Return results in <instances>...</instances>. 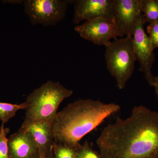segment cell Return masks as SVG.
<instances>
[{
  "label": "cell",
  "instance_id": "obj_15",
  "mask_svg": "<svg viewBox=\"0 0 158 158\" xmlns=\"http://www.w3.org/2000/svg\"><path fill=\"white\" fill-rule=\"evenodd\" d=\"M76 158H101L99 153L93 149L88 141H86L77 151Z\"/></svg>",
  "mask_w": 158,
  "mask_h": 158
},
{
  "label": "cell",
  "instance_id": "obj_3",
  "mask_svg": "<svg viewBox=\"0 0 158 158\" xmlns=\"http://www.w3.org/2000/svg\"><path fill=\"white\" fill-rule=\"evenodd\" d=\"M73 94L59 82L48 81L27 97L25 116L22 128L46 120H53L60 104Z\"/></svg>",
  "mask_w": 158,
  "mask_h": 158
},
{
  "label": "cell",
  "instance_id": "obj_18",
  "mask_svg": "<svg viewBox=\"0 0 158 158\" xmlns=\"http://www.w3.org/2000/svg\"><path fill=\"white\" fill-rule=\"evenodd\" d=\"M153 87H154L155 89L156 94L158 98V75L157 77H155V80L154 85Z\"/></svg>",
  "mask_w": 158,
  "mask_h": 158
},
{
  "label": "cell",
  "instance_id": "obj_13",
  "mask_svg": "<svg viewBox=\"0 0 158 158\" xmlns=\"http://www.w3.org/2000/svg\"><path fill=\"white\" fill-rule=\"evenodd\" d=\"M26 108L25 102L19 105L0 102V120L2 124L6 123L15 116L18 110H25Z\"/></svg>",
  "mask_w": 158,
  "mask_h": 158
},
{
  "label": "cell",
  "instance_id": "obj_7",
  "mask_svg": "<svg viewBox=\"0 0 158 158\" xmlns=\"http://www.w3.org/2000/svg\"><path fill=\"white\" fill-rule=\"evenodd\" d=\"M81 37L97 45L106 46L112 39L118 37V31L113 19L98 18L87 21L75 28Z\"/></svg>",
  "mask_w": 158,
  "mask_h": 158
},
{
  "label": "cell",
  "instance_id": "obj_5",
  "mask_svg": "<svg viewBox=\"0 0 158 158\" xmlns=\"http://www.w3.org/2000/svg\"><path fill=\"white\" fill-rule=\"evenodd\" d=\"M68 1L64 0H25L24 11L32 24L55 26L64 19Z\"/></svg>",
  "mask_w": 158,
  "mask_h": 158
},
{
  "label": "cell",
  "instance_id": "obj_16",
  "mask_svg": "<svg viewBox=\"0 0 158 158\" xmlns=\"http://www.w3.org/2000/svg\"><path fill=\"white\" fill-rule=\"evenodd\" d=\"M9 131L8 128H4V124H2L0 131V158H9L8 138H6Z\"/></svg>",
  "mask_w": 158,
  "mask_h": 158
},
{
  "label": "cell",
  "instance_id": "obj_14",
  "mask_svg": "<svg viewBox=\"0 0 158 158\" xmlns=\"http://www.w3.org/2000/svg\"><path fill=\"white\" fill-rule=\"evenodd\" d=\"M81 146L78 148L73 147L54 141L53 144L54 158H76L77 151Z\"/></svg>",
  "mask_w": 158,
  "mask_h": 158
},
{
  "label": "cell",
  "instance_id": "obj_9",
  "mask_svg": "<svg viewBox=\"0 0 158 158\" xmlns=\"http://www.w3.org/2000/svg\"><path fill=\"white\" fill-rule=\"evenodd\" d=\"M115 0H78L74 8L73 22L98 18L113 19Z\"/></svg>",
  "mask_w": 158,
  "mask_h": 158
},
{
  "label": "cell",
  "instance_id": "obj_17",
  "mask_svg": "<svg viewBox=\"0 0 158 158\" xmlns=\"http://www.w3.org/2000/svg\"><path fill=\"white\" fill-rule=\"evenodd\" d=\"M147 31L154 49L158 48V22L149 24Z\"/></svg>",
  "mask_w": 158,
  "mask_h": 158
},
{
  "label": "cell",
  "instance_id": "obj_4",
  "mask_svg": "<svg viewBox=\"0 0 158 158\" xmlns=\"http://www.w3.org/2000/svg\"><path fill=\"white\" fill-rule=\"evenodd\" d=\"M105 59L108 70L116 79L118 89H123L131 77L136 61L133 37L116 38L106 45Z\"/></svg>",
  "mask_w": 158,
  "mask_h": 158
},
{
  "label": "cell",
  "instance_id": "obj_12",
  "mask_svg": "<svg viewBox=\"0 0 158 158\" xmlns=\"http://www.w3.org/2000/svg\"><path fill=\"white\" fill-rule=\"evenodd\" d=\"M141 12L144 23L158 22V0H141Z\"/></svg>",
  "mask_w": 158,
  "mask_h": 158
},
{
  "label": "cell",
  "instance_id": "obj_20",
  "mask_svg": "<svg viewBox=\"0 0 158 158\" xmlns=\"http://www.w3.org/2000/svg\"><path fill=\"white\" fill-rule=\"evenodd\" d=\"M0 131H1V127H0Z\"/></svg>",
  "mask_w": 158,
  "mask_h": 158
},
{
  "label": "cell",
  "instance_id": "obj_11",
  "mask_svg": "<svg viewBox=\"0 0 158 158\" xmlns=\"http://www.w3.org/2000/svg\"><path fill=\"white\" fill-rule=\"evenodd\" d=\"M53 120L35 123L24 128L31 132L36 141L39 158H46L52 150L54 138L52 133V124Z\"/></svg>",
  "mask_w": 158,
  "mask_h": 158
},
{
  "label": "cell",
  "instance_id": "obj_6",
  "mask_svg": "<svg viewBox=\"0 0 158 158\" xmlns=\"http://www.w3.org/2000/svg\"><path fill=\"white\" fill-rule=\"evenodd\" d=\"M142 14L136 19L133 34V45L136 60L140 64L139 70L144 74L149 86L153 87L155 77L152 69L155 60V55L149 37L144 30V24Z\"/></svg>",
  "mask_w": 158,
  "mask_h": 158
},
{
  "label": "cell",
  "instance_id": "obj_1",
  "mask_svg": "<svg viewBox=\"0 0 158 158\" xmlns=\"http://www.w3.org/2000/svg\"><path fill=\"white\" fill-rule=\"evenodd\" d=\"M96 144L101 158H158V112L135 106L104 128Z\"/></svg>",
  "mask_w": 158,
  "mask_h": 158
},
{
  "label": "cell",
  "instance_id": "obj_8",
  "mask_svg": "<svg viewBox=\"0 0 158 158\" xmlns=\"http://www.w3.org/2000/svg\"><path fill=\"white\" fill-rule=\"evenodd\" d=\"M113 19L118 37L133 36L136 19L141 12V0H115Z\"/></svg>",
  "mask_w": 158,
  "mask_h": 158
},
{
  "label": "cell",
  "instance_id": "obj_2",
  "mask_svg": "<svg viewBox=\"0 0 158 158\" xmlns=\"http://www.w3.org/2000/svg\"><path fill=\"white\" fill-rule=\"evenodd\" d=\"M119 105L99 100L79 99L57 113L52 124L54 141L72 147L81 146L79 141L117 113Z\"/></svg>",
  "mask_w": 158,
  "mask_h": 158
},
{
  "label": "cell",
  "instance_id": "obj_19",
  "mask_svg": "<svg viewBox=\"0 0 158 158\" xmlns=\"http://www.w3.org/2000/svg\"><path fill=\"white\" fill-rule=\"evenodd\" d=\"M46 158H54L53 153V149L49 153V154Z\"/></svg>",
  "mask_w": 158,
  "mask_h": 158
},
{
  "label": "cell",
  "instance_id": "obj_10",
  "mask_svg": "<svg viewBox=\"0 0 158 158\" xmlns=\"http://www.w3.org/2000/svg\"><path fill=\"white\" fill-rule=\"evenodd\" d=\"M9 158H39L37 143L31 132L21 127L8 138Z\"/></svg>",
  "mask_w": 158,
  "mask_h": 158
}]
</instances>
